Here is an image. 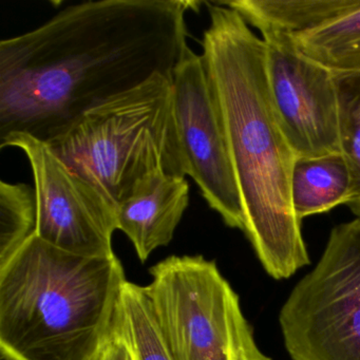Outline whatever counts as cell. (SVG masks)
Wrapping results in <instances>:
<instances>
[{
    "instance_id": "ba28073f",
    "label": "cell",
    "mask_w": 360,
    "mask_h": 360,
    "mask_svg": "<svg viewBox=\"0 0 360 360\" xmlns=\"http://www.w3.org/2000/svg\"><path fill=\"white\" fill-rule=\"evenodd\" d=\"M172 110L186 176L225 225L244 231L243 208L205 64L191 47L172 73Z\"/></svg>"
},
{
    "instance_id": "4fadbf2b",
    "label": "cell",
    "mask_w": 360,
    "mask_h": 360,
    "mask_svg": "<svg viewBox=\"0 0 360 360\" xmlns=\"http://www.w3.org/2000/svg\"><path fill=\"white\" fill-rule=\"evenodd\" d=\"M113 328L127 343L134 360H172L146 286L124 282Z\"/></svg>"
},
{
    "instance_id": "8fae6325",
    "label": "cell",
    "mask_w": 360,
    "mask_h": 360,
    "mask_svg": "<svg viewBox=\"0 0 360 360\" xmlns=\"http://www.w3.org/2000/svg\"><path fill=\"white\" fill-rule=\"evenodd\" d=\"M290 197L295 214L301 221L353 201V176L342 153L297 157L290 179Z\"/></svg>"
},
{
    "instance_id": "9c48e42d",
    "label": "cell",
    "mask_w": 360,
    "mask_h": 360,
    "mask_svg": "<svg viewBox=\"0 0 360 360\" xmlns=\"http://www.w3.org/2000/svg\"><path fill=\"white\" fill-rule=\"evenodd\" d=\"M261 39L274 110L296 157L341 153L334 73L300 52L290 35L264 31Z\"/></svg>"
},
{
    "instance_id": "52a82bcc",
    "label": "cell",
    "mask_w": 360,
    "mask_h": 360,
    "mask_svg": "<svg viewBox=\"0 0 360 360\" xmlns=\"http://www.w3.org/2000/svg\"><path fill=\"white\" fill-rule=\"evenodd\" d=\"M7 147L22 149L30 163L37 195V236L79 256H115V206L73 172L47 143L28 134H13L0 141V148Z\"/></svg>"
},
{
    "instance_id": "3957f363",
    "label": "cell",
    "mask_w": 360,
    "mask_h": 360,
    "mask_svg": "<svg viewBox=\"0 0 360 360\" xmlns=\"http://www.w3.org/2000/svg\"><path fill=\"white\" fill-rule=\"evenodd\" d=\"M117 256L85 257L35 235L0 267L3 360H94L126 281Z\"/></svg>"
},
{
    "instance_id": "7a4b0ae2",
    "label": "cell",
    "mask_w": 360,
    "mask_h": 360,
    "mask_svg": "<svg viewBox=\"0 0 360 360\" xmlns=\"http://www.w3.org/2000/svg\"><path fill=\"white\" fill-rule=\"evenodd\" d=\"M204 4L210 26L201 56L241 199L243 233L265 271L288 279L311 260L290 197L297 157L274 110L264 41L235 10Z\"/></svg>"
},
{
    "instance_id": "ac0fdd59",
    "label": "cell",
    "mask_w": 360,
    "mask_h": 360,
    "mask_svg": "<svg viewBox=\"0 0 360 360\" xmlns=\"http://www.w3.org/2000/svg\"><path fill=\"white\" fill-rule=\"evenodd\" d=\"M347 206L357 218H360V199H356L354 201L349 202Z\"/></svg>"
},
{
    "instance_id": "7c38bea8",
    "label": "cell",
    "mask_w": 360,
    "mask_h": 360,
    "mask_svg": "<svg viewBox=\"0 0 360 360\" xmlns=\"http://www.w3.org/2000/svg\"><path fill=\"white\" fill-rule=\"evenodd\" d=\"M235 10L250 27L298 35L316 30L352 10L360 0H231L220 1Z\"/></svg>"
},
{
    "instance_id": "5bb4252c",
    "label": "cell",
    "mask_w": 360,
    "mask_h": 360,
    "mask_svg": "<svg viewBox=\"0 0 360 360\" xmlns=\"http://www.w3.org/2000/svg\"><path fill=\"white\" fill-rule=\"evenodd\" d=\"M292 37L300 52L333 73L360 72V7Z\"/></svg>"
},
{
    "instance_id": "e0dca14e",
    "label": "cell",
    "mask_w": 360,
    "mask_h": 360,
    "mask_svg": "<svg viewBox=\"0 0 360 360\" xmlns=\"http://www.w3.org/2000/svg\"><path fill=\"white\" fill-rule=\"evenodd\" d=\"M94 360H134V358L127 343L112 326L110 335Z\"/></svg>"
},
{
    "instance_id": "8992f818",
    "label": "cell",
    "mask_w": 360,
    "mask_h": 360,
    "mask_svg": "<svg viewBox=\"0 0 360 360\" xmlns=\"http://www.w3.org/2000/svg\"><path fill=\"white\" fill-rule=\"evenodd\" d=\"M292 360H360V218L330 231L279 314Z\"/></svg>"
},
{
    "instance_id": "9a60e30c",
    "label": "cell",
    "mask_w": 360,
    "mask_h": 360,
    "mask_svg": "<svg viewBox=\"0 0 360 360\" xmlns=\"http://www.w3.org/2000/svg\"><path fill=\"white\" fill-rule=\"evenodd\" d=\"M35 189L24 183H0V267L37 235Z\"/></svg>"
},
{
    "instance_id": "277c9868",
    "label": "cell",
    "mask_w": 360,
    "mask_h": 360,
    "mask_svg": "<svg viewBox=\"0 0 360 360\" xmlns=\"http://www.w3.org/2000/svg\"><path fill=\"white\" fill-rule=\"evenodd\" d=\"M172 81L157 75L90 109L47 144L115 208L155 172L186 178Z\"/></svg>"
},
{
    "instance_id": "5b68a950",
    "label": "cell",
    "mask_w": 360,
    "mask_h": 360,
    "mask_svg": "<svg viewBox=\"0 0 360 360\" xmlns=\"http://www.w3.org/2000/svg\"><path fill=\"white\" fill-rule=\"evenodd\" d=\"M146 286L172 360H273L261 351L239 295L216 261L170 256Z\"/></svg>"
},
{
    "instance_id": "2e32d148",
    "label": "cell",
    "mask_w": 360,
    "mask_h": 360,
    "mask_svg": "<svg viewBox=\"0 0 360 360\" xmlns=\"http://www.w3.org/2000/svg\"><path fill=\"white\" fill-rule=\"evenodd\" d=\"M334 75L341 153L353 176L354 201L360 199V72Z\"/></svg>"
},
{
    "instance_id": "6da1fadb",
    "label": "cell",
    "mask_w": 360,
    "mask_h": 360,
    "mask_svg": "<svg viewBox=\"0 0 360 360\" xmlns=\"http://www.w3.org/2000/svg\"><path fill=\"white\" fill-rule=\"evenodd\" d=\"M200 1L98 0L70 6L0 41V141L58 136L90 109L157 75L172 79Z\"/></svg>"
},
{
    "instance_id": "30bf717a",
    "label": "cell",
    "mask_w": 360,
    "mask_h": 360,
    "mask_svg": "<svg viewBox=\"0 0 360 360\" xmlns=\"http://www.w3.org/2000/svg\"><path fill=\"white\" fill-rule=\"evenodd\" d=\"M188 204L186 178L158 172L117 206V229L129 238L141 262L172 242Z\"/></svg>"
}]
</instances>
